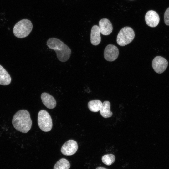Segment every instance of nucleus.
Masks as SVG:
<instances>
[{
    "label": "nucleus",
    "mask_w": 169,
    "mask_h": 169,
    "mask_svg": "<svg viewBox=\"0 0 169 169\" xmlns=\"http://www.w3.org/2000/svg\"><path fill=\"white\" fill-rule=\"evenodd\" d=\"M102 104V102L99 100H93L88 103V106L90 110L96 112L100 111Z\"/></svg>",
    "instance_id": "obj_15"
},
{
    "label": "nucleus",
    "mask_w": 169,
    "mask_h": 169,
    "mask_svg": "<svg viewBox=\"0 0 169 169\" xmlns=\"http://www.w3.org/2000/svg\"><path fill=\"white\" fill-rule=\"evenodd\" d=\"M100 32L98 26L94 25L92 28L90 33V41L94 45H98L101 41Z\"/></svg>",
    "instance_id": "obj_12"
},
{
    "label": "nucleus",
    "mask_w": 169,
    "mask_h": 169,
    "mask_svg": "<svg viewBox=\"0 0 169 169\" xmlns=\"http://www.w3.org/2000/svg\"><path fill=\"white\" fill-rule=\"evenodd\" d=\"M42 102L44 105L47 108L53 109L56 105V102L51 95L46 92L42 93L41 95Z\"/></svg>",
    "instance_id": "obj_11"
},
{
    "label": "nucleus",
    "mask_w": 169,
    "mask_h": 169,
    "mask_svg": "<svg viewBox=\"0 0 169 169\" xmlns=\"http://www.w3.org/2000/svg\"><path fill=\"white\" fill-rule=\"evenodd\" d=\"M33 24L28 19H23L14 25L13 31L16 37L22 38L27 36L31 32Z\"/></svg>",
    "instance_id": "obj_3"
},
{
    "label": "nucleus",
    "mask_w": 169,
    "mask_h": 169,
    "mask_svg": "<svg viewBox=\"0 0 169 169\" xmlns=\"http://www.w3.org/2000/svg\"><path fill=\"white\" fill-rule=\"evenodd\" d=\"M135 35L134 32L131 27H124L120 31L118 34L117 42L120 46H125L132 41Z\"/></svg>",
    "instance_id": "obj_4"
},
{
    "label": "nucleus",
    "mask_w": 169,
    "mask_h": 169,
    "mask_svg": "<svg viewBox=\"0 0 169 169\" xmlns=\"http://www.w3.org/2000/svg\"><path fill=\"white\" fill-rule=\"evenodd\" d=\"M145 19L147 25L151 27H155L158 24L160 17L156 11L151 10L146 13Z\"/></svg>",
    "instance_id": "obj_9"
},
{
    "label": "nucleus",
    "mask_w": 169,
    "mask_h": 169,
    "mask_svg": "<svg viewBox=\"0 0 169 169\" xmlns=\"http://www.w3.org/2000/svg\"><path fill=\"white\" fill-rule=\"evenodd\" d=\"M96 169H107L105 168L102 167H97Z\"/></svg>",
    "instance_id": "obj_19"
},
{
    "label": "nucleus",
    "mask_w": 169,
    "mask_h": 169,
    "mask_svg": "<svg viewBox=\"0 0 169 169\" xmlns=\"http://www.w3.org/2000/svg\"><path fill=\"white\" fill-rule=\"evenodd\" d=\"M11 81L10 75L6 69L0 65V84L7 85L9 84Z\"/></svg>",
    "instance_id": "obj_13"
},
{
    "label": "nucleus",
    "mask_w": 169,
    "mask_h": 169,
    "mask_svg": "<svg viewBox=\"0 0 169 169\" xmlns=\"http://www.w3.org/2000/svg\"><path fill=\"white\" fill-rule=\"evenodd\" d=\"M38 123L39 128L44 131L48 132L51 130L53 126L52 119L47 111L42 110L39 112Z\"/></svg>",
    "instance_id": "obj_5"
},
{
    "label": "nucleus",
    "mask_w": 169,
    "mask_h": 169,
    "mask_svg": "<svg viewBox=\"0 0 169 169\" xmlns=\"http://www.w3.org/2000/svg\"><path fill=\"white\" fill-rule=\"evenodd\" d=\"M48 46L55 51L58 59L62 62L67 61L71 53L70 48L60 40L55 38L49 39L47 43Z\"/></svg>",
    "instance_id": "obj_2"
},
{
    "label": "nucleus",
    "mask_w": 169,
    "mask_h": 169,
    "mask_svg": "<svg viewBox=\"0 0 169 169\" xmlns=\"http://www.w3.org/2000/svg\"><path fill=\"white\" fill-rule=\"evenodd\" d=\"M164 20L165 24L169 25V7L165 11L164 15Z\"/></svg>",
    "instance_id": "obj_18"
},
{
    "label": "nucleus",
    "mask_w": 169,
    "mask_h": 169,
    "mask_svg": "<svg viewBox=\"0 0 169 169\" xmlns=\"http://www.w3.org/2000/svg\"><path fill=\"white\" fill-rule=\"evenodd\" d=\"M168 64L167 60L160 56L155 57L153 60L152 66L154 71L156 73L161 74L166 69Z\"/></svg>",
    "instance_id": "obj_6"
},
{
    "label": "nucleus",
    "mask_w": 169,
    "mask_h": 169,
    "mask_svg": "<svg viewBox=\"0 0 169 169\" xmlns=\"http://www.w3.org/2000/svg\"><path fill=\"white\" fill-rule=\"evenodd\" d=\"M99 27L100 33L104 35L110 34L113 30V27L111 22L105 18L100 20L99 23Z\"/></svg>",
    "instance_id": "obj_10"
},
{
    "label": "nucleus",
    "mask_w": 169,
    "mask_h": 169,
    "mask_svg": "<svg viewBox=\"0 0 169 169\" xmlns=\"http://www.w3.org/2000/svg\"><path fill=\"white\" fill-rule=\"evenodd\" d=\"M102 161L105 164L109 166L112 164L115 161V157L112 154H107L102 157Z\"/></svg>",
    "instance_id": "obj_17"
},
{
    "label": "nucleus",
    "mask_w": 169,
    "mask_h": 169,
    "mask_svg": "<svg viewBox=\"0 0 169 169\" xmlns=\"http://www.w3.org/2000/svg\"><path fill=\"white\" fill-rule=\"evenodd\" d=\"M119 55V50L115 46L110 44L107 46L104 51L105 59L108 61H113L115 60Z\"/></svg>",
    "instance_id": "obj_8"
},
{
    "label": "nucleus",
    "mask_w": 169,
    "mask_h": 169,
    "mask_svg": "<svg viewBox=\"0 0 169 169\" xmlns=\"http://www.w3.org/2000/svg\"><path fill=\"white\" fill-rule=\"evenodd\" d=\"M70 164L69 161L65 158H61L55 164L54 169H69Z\"/></svg>",
    "instance_id": "obj_16"
},
{
    "label": "nucleus",
    "mask_w": 169,
    "mask_h": 169,
    "mask_svg": "<svg viewBox=\"0 0 169 169\" xmlns=\"http://www.w3.org/2000/svg\"><path fill=\"white\" fill-rule=\"evenodd\" d=\"M110 104L108 101H105L102 103L100 110V113L101 116L105 118L111 117L112 113L110 110Z\"/></svg>",
    "instance_id": "obj_14"
},
{
    "label": "nucleus",
    "mask_w": 169,
    "mask_h": 169,
    "mask_svg": "<svg viewBox=\"0 0 169 169\" xmlns=\"http://www.w3.org/2000/svg\"><path fill=\"white\" fill-rule=\"evenodd\" d=\"M78 148V144L74 140H70L67 141L62 146L61 151L66 156H71L74 154Z\"/></svg>",
    "instance_id": "obj_7"
},
{
    "label": "nucleus",
    "mask_w": 169,
    "mask_h": 169,
    "mask_svg": "<svg viewBox=\"0 0 169 169\" xmlns=\"http://www.w3.org/2000/svg\"><path fill=\"white\" fill-rule=\"evenodd\" d=\"M12 123L14 127L18 131L23 133H27L32 125L29 113L25 110H19L14 115Z\"/></svg>",
    "instance_id": "obj_1"
}]
</instances>
